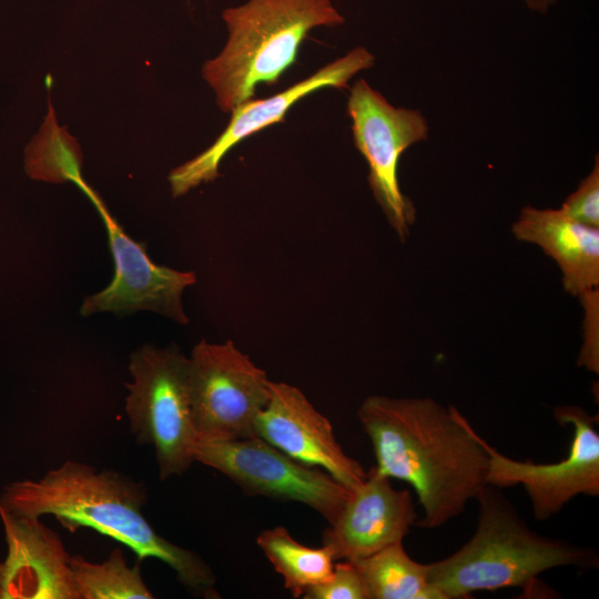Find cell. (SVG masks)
I'll return each mask as SVG.
<instances>
[{"label": "cell", "mask_w": 599, "mask_h": 599, "mask_svg": "<svg viewBox=\"0 0 599 599\" xmlns=\"http://www.w3.org/2000/svg\"><path fill=\"white\" fill-rule=\"evenodd\" d=\"M526 4L537 11L545 12L557 0H524Z\"/></svg>", "instance_id": "cell-23"}, {"label": "cell", "mask_w": 599, "mask_h": 599, "mask_svg": "<svg viewBox=\"0 0 599 599\" xmlns=\"http://www.w3.org/2000/svg\"><path fill=\"white\" fill-rule=\"evenodd\" d=\"M267 375L232 341L199 342L187 357V387L197 441L254 435L270 398Z\"/></svg>", "instance_id": "cell-6"}, {"label": "cell", "mask_w": 599, "mask_h": 599, "mask_svg": "<svg viewBox=\"0 0 599 599\" xmlns=\"http://www.w3.org/2000/svg\"><path fill=\"white\" fill-rule=\"evenodd\" d=\"M268 390L270 398L255 420L254 435L301 463L324 469L349 490L358 487L367 471L346 455L329 420L303 392L272 380Z\"/></svg>", "instance_id": "cell-12"}, {"label": "cell", "mask_w": 599, "mask_h": 599, "mask_svg": "<svg viewBox=\"0 0 599 599\" xmlns=\"http://www.w3.org/2000/svg\"><path fill=\"white\" fill-rule=\"evenodd\" d=\"M69 564L80 599L154 598L142 579L140 567H130L119 548L101 564L81 556H70Z\"/></svg>", "instance_id": "cell-19"}, {"label": "cell", "mask_w": 599, "mask_h": 599, "mask_svg": "<svg viewBox=\"0 0 599 599\" xmlns=\"http://www.w3.org/2000/svg\"><path fill=\"white\" fill-rule=\"evenodd\" d=\"M357 417L374 449V469L414 488L424 510L415 526H444L487 485L483 437L456 407L429 397L374 395Z\"/></svg>", "instance_id": "cell-1"}, {"label": "cell", "mask_w": 599, "mask_h": 599, "mask_svg": "<svg viewBox=\"0 0 599 599\" xmlns=\"http://www.w3.org/2000/svg\"><path fill=\"white\" fill-rule=\"evenodd\" d=\"M222 18L226 43L204 63L202 75L223 112L253 99L258 84H277L312 29L345 21L331 0H248Z\"/></svg>", "instance_id": "cell-4"}, {"label": "cell", "mask_w": 599, "mask_h": 599, "mask_svg": "<svg viewBox=\"0 0 599 599\" xmlns=\"http://www.w3.org/2000/svg\"><path fill=\"white\" fill-rule=\"evenodd\" d=\"M1 578H2V564L0 562V599H1Z\"/></svg>", "instance_id": "cell-24"}, {"label": "cell", "mask_w": 599, "mask_h": 599, "mask_svg": "<svg viewBox=\"0 0 599 599\" xmlns=\"http://www.w3.org/2000/svg\"><path fill=\"white\" fill-rule=\"evenodd\" d=\"M374 62L375 57L367 49L356 48L270 98L250 99L234 106L230 123L214 143L170 173L173 196L216 179L223 158L235 145L266 126L284 121L287 111L301 99L323 88H346L356 73L372 68Z\"/></svg>", "instance_id": "cell-11"}, {"label": "cell", "mask_w": 599, "mask_h": 599, "mask_svg": "<svg viewBox=\"0 0 599 599\" xmlns=\"http://www.w3.org/2000/svg\"><path fill=\"white\" fill-rule=\"evenodd\" d=\"M143 487L110 470L65 460L39 479H21L2 488L0 507L24 517H55L70 532L92 528L128 548L140 560L166 564L192 592L217 598L215 575L194 551L161 537L142 514Z\"/></svg>", "instance_id": "cell-2"}, {"label": "cell", "mask_w": 599, "mask_h": 599, "mask_svg": "<svg viewBox=\"0 0 599 599\" xmlns=\"http://www.w3.org/2000/svg\"><path fill=\"white\" fill-rule=\"evenodd\" d=\"M304 599H369L365 581L353 561L339 560L328 580L308 588Z\"/></svg>", "instance_id": "cell-20"}, {"label": "cell", "mask_w": 599, "mask_h": 599, "mask_svg": "<svg viewBox=\"0 0 599 599\" xmlns=\"http://www.w3.org/2000/svg\"><path fill=\"white\" fill-rule=\"evenodd\" d=\"M256 544L274 569L283 577L284 587L293 598L329 579L335 560L328 548L302 545L285 527L265 529L256 537Z\"/></svg>", "instance_id": "cell-17"}, {"label": "cell", "mask_w": 599, "mask_h": 599, "mask_svg": "<svg viewBox=\"0 0 599 599\" xmlns=\"http://www.w3.org/2000/svg\"><path fill=\"white\" fill-rule=\"evenodd\" d=\"M560 210L572 220L599 227V162L562 203Z\"/></svg>", "instance_id": "cell-21"}, {"label": "cell", "mask_w": 599, "mask_h": 599, "mask_svg": "<svg viewBox=\"0 0 599 599\" xmlns=\"http://www.w3.org/2000/svg\"><path fill=\"white\" fill-rule=\"evenodd\" d=\"M194 458L229 477L247 495L304 504L329 525L352 491L324 469L301 463L257 436L197 441Z\"/></svg>", "instance_id": "cell-7"}, {"label": "cell", "mask_w": 599, "mask_h": 599, "mask_svg": "<svg viewBox=\"0 0 599 599\" xmlns=\"http://www.w3.org/2000/svg\"><path fill=\"white\" fill-rule=\"evenodd\" d=\"M417 521L412 494L395 489L374 467L323 532L322 546L334 560L356 561L402 542Z\"/></svg>", "instance_id": "cell-13"}, {"label": "cell", "mask_w": 599, "mask_h": 599, "mask_svg": "<svg viewBox=\"0 0 599 599\" xmlns=\"http://www.w3.org/2000/svg\"><path fill=\"white\" fill-rule=\"evenodd\" d=\"M125 413L139 444L151 445L160 478L181 475L195 463L197 435L187 387V357L175 347L145 344L130 356Z\"/></svg>", "instance_id": "cell-5"}, {"label": "cell", "mask_w": 599, "mask_h": 599, "mask_svg": "<svg viewBox=\"0 0 599 599\" xmlns=\"http://www.w3.org/2000/svg\"><path fill=\"white\" fill-rule=\"evenodd\" d=\"M357 150L367 161L373 195L397 236L405 241L416 209L399 186L403 152L428 136V125L417 110L396 108L364 79L355 82L347 102Z\"/></svg>", "instance_id": "cell-8"}, {"label": "cell", "mask_w": 599, "mask_h": 599, "mask_svg": "<svg viewBox=\"0 0 599 599\" xmlns=\"http://www.w3.org/2000/svg\"><path fill=\"white\" fill-rule=\"evenodd\" d=\"M585 308L583 344L578 357V365L588 370L599 373V341H598V288L579 295Z\"/></svg>", "instance_id": "cell-22"}, {"label": "cell", "mask_w": 599, "mask_h": 599, "mask_svg": "<svg viewBox=\"0 0 599 599\" xmlns=\"http://www.w3.org/2000/svg\"><path fill=\"white\" fill-rule=\"evenodd\" d=\"M473 537L449 557L427 564L428 580L441 599H460L477 590L528 589L549 569H596V550L531 530L500 488L486 485L475 499Z\"/></svg>", "instance_id": "cell-3"}, {"label": "cell", "mask_w": 599, "mask_h": 599, "mask_svg": "<svg viewBox=\"0 0 599 599\" xmlns=\"http://www.w3.org/2000/svg\"><path fill=\"white\" fill-rule=\"evenodd\" d=\"M79 187L101 215L115 266L111 283L84 298L81 314L152 311L179 324H187L182 295L196 282L195 274L153 263L144 246L124 233L100 196L85 182Z\"/></svg>", "instance_id": "cell-10"}, {"label": "cell", "mask_w": 599, "mask_h": 599, "mask_svg": "<svg viewBox=\"0 0 599 599\" xmlns=\"http://www.w3.org/2000/svg\"><path fill=\"white\" fill-rule=\"evenodd\" d=\"M555 419L573 429L568 456L552 464L511 459L483 438L488 454L487 485L507 488L522 485L534 517L541 521L559 512L578 495L599 496L598 416L577 405L558 406Z\"/></svg>", "instance_id": "cell-9"}, {"label": "cell", "mask_w": 599, "mask_h": 599, "mask_svg": "<svg viewBox=\"0 0 599 599\" xmlns=\"http://www.w3.org/2000/svg\"><path fill=\"white\" fill-rule=\"evenodd\" d=\"M82 152L77 140L57 123L49 101V112L38 134L24 151V169L29 177L51 183H81Z\"/></svg>", "instance_id": "cell-18"}, {"label": "cell", "mask_w": 599, "mask_h": 599, "mask_svg": "<svg viewBox=\"0 0 599 599\" xmlns=\"http://www.w3.org/2000/svg\"><path fill=\"white\" fill-rule=\"evenodd\" d=\"M514 236L540 247L558 265L567 293L579 296L599 285V227L588 226L560 209L526 206L512 225Z\"/></svg>", "instance_id": "cell-15"}, {"label": "cell", "mask_w": 599, "mask_h": 599, "mask_svg": "<svg viewBox=\"0 0 599 599\" xmlns=\"http://www.w3.org/2000/svg\"><path fill=\"white\" fill-rule=\"evenodd\" d=\"M353 562L369 599H441L428 580L427 565L412 559L402 542Z\"/></svg>", "instance_id": "cell-16"}, {"label": "cell", "mask_w": 599, "mask_h": 599, "mask_svg": "<svg viewBox=\"0 0 599 599\" xmlns=\"http://www.w3.org/2000/svg\"><path fill=\"white\" fill-rule=\"evenodd\" d=\"M7 541L1 599H80L70 555L60 536L40 521L0 507Z\"/></svg>", "instance_id": "cell-14"}]
</instances>
